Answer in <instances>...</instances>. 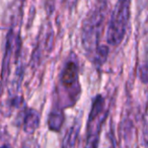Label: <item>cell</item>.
<instances>
[{
    "mask_svg": "<svg viewBox=\"0 0 148 148\" xmlns=\"http://www.w3.org/2000/svg\"><path fill=\"white\" fill-rule=\"evenodd\" d=\"M106 14H107V3L101 2L95 5L83 21L81 29V41L85 51L91 55H95L99 47V39L103 29Z\"/></svg>",
    "mask_w": 148,
    "mask_h": 148,
    "instance_id": "obj_1",
    "label": "cell"
},
{
    "mask_svg": "<svg viewBox=\"0 0 148 148\" xmlns=\"http://www.w3.org/2000/svg\"><path fill=\"white\" fill-rule=\"evenodd\" d=\"M79 67L74 58L67 60L59 78V95L64 107H70L77 101L81 92L79 84Z\"/></svg>",
    "mask_w": 148,
    "mask_h": 148,
    "instance_id": "obj_2",
    "label": "cell"
},
{
    "mask_svg": "<svg viewBox=\"0 0 148 148\" xmlns=\"http://www.w3.org/2000/svg\"><path fill=\"white\" fill-rule=\"evenodd\" d=\"M130 1H119L116 4L108 23L107 42L112 46L122 43L130 19Z\"/></svg>",
    "mask_w": 148,
    "mask_h": 148,
    "instance_id": "obj_3",
    "label": "cell"
},
{
    "mask_svg": "<svg viewBox=\"0 0 148 148\" xmlns=\"http://www.w3.org/2000/svg\"><path fill=\"white\" fill-rule=\"evenodd\" d=\"M107 116L108 110L106 107L105 99L101 95H97L93 99L88 117L84 148H99V135Z\"/></svg>",
    "mask_w": 148,
    "mask_h": 148,
    "instance_id": "obj_4",
    "label": "cell"
},
{
    "mask_svg": "<svg viewBox=\"0 0 148 148\" xmlns=\"http://www.w3.org/2000/svg\"><path fill=\"white\" fill-rule=\"evenodd\" d=\"M21 47V41L19 32L15 29H10L6 38V47L2 63V78L6 79L10 73L11 67L16 64L19 57Z\"/></svg>",
    "mask_w": 148,
    "mask_h": 148,
    "instance_id": "obj_5",
    "label": "cell"
},
{
    "mask_svg": "<svg viewBox=\"0 0 148 148\" xmlns=\"http://www.w3.org/2000/svg\"><path fill=\"white\" fill-rule=\"evenodd\" d=\"M21 115V127L27 134H33L39 128L40 114L35 109H25Z\"/></svg>",
    "mask_w": 148,
    "mask_h": 148,
    "instance_id": "obj_6",
    "label": "cell"
},
{
    "mask_svg": "<svg viewBox=\"0 0 148 148\" xmlns=\"http://www.w3.org/2000/svg\"><path fill=\"white\" fill-rule=\"evenodd\" d=\"M64 122V113L62 108L55 107L51 111L48 118V126L52 131H60Z\"/></svg>",
    "mask_w": 148,
    "mask_h": 148,
    "instance_id": "obj_7",
    "label": "cell"
},
{
    "mask_svg": "<svg viewBox=\"0 0 148 148\" xmlns=\"http://www.w3.org/2000/svg\"><path fill=\"white\" fill-rule=\"evenodd\" d=\"M79 130H80V124L78 121H76L73 125L70 126L65 135V138H64L63 148H75L77 138L79 135Z\"/></svg>",
    "mask_w": 148,
    "mask_h": 148,
    "instance_id": "obj_8",
    "label": "cell"
},
{
    "mask_svg": "<svg viewBox=\"0 0 148 148\" xmlns=\"http://www.w3.org/2000/svg\"><path fill=\"white\" fill-rule=\"evenodd\" d=\"M142 140L145 145H148V103L146 106L145 113L143 115V125H142Z\"/></svg>",
    "mask_w": 148,
    "mask_h": 148,
    "instance_id": "obj_9",
    "label": "cell"
},
{
    "mask_svg": "<svg viewBox=\"0 0 148 148\" xmlns=\"http://www.w3.org/2000/svg\"><path fill=\"white\" fill-rule=\"evenodd\" d=\"M0 148H12L11 136L6 131H0Z\"/></svg>",
    "mask_w": 148,
    "mask_h": 148,
    "instance_id": "obj_10",
    "label": "cell"
},
{
    "mask_svg": "<svg viewBox=\"0 0 148 148\" xmlns=\"http://www.w3.org/2000/svg\"><path fill=\"white\" fill-rule=\"evenodd\" d=\"M21 148H40V145L37 139H35L34 137H29L23 141Z\"/></svg>",
    "mask_w": 148,
    "mask_h": 148,
    "instance_id": "obj_11",
    "label": "cell"
},
{
    "mask_svg": "<svg viewBox=\"0 0 148 148\" xmlns=\"http://www.w3.org/2000/svg\"><path fill=\"white\" fill-rule=\"evenodd\" d=\"M140 73V78L143 81L144 83H148V62L147 63H144L140 66L139 69Z\"/></svg>",
    "mask_w": 148,
    "mask_h": 148,
    "instance_id": "obj_12",
    "label": "cell"
},
{
    "mask_svg": "<svg viewBox=\"0 0 148 148\" xmlns=\"http://www.w3.org/2000/svg\"><path fill=\"white\" fill-rule=\"evenodd\" d=\"M2 92V85H1V82H0V95Z\"/></svg>",
    "mask_w": 148,
    "mask_h": 148,
    "instance_id": "obj_13",
    "label": "cell"
}]
</instances>
